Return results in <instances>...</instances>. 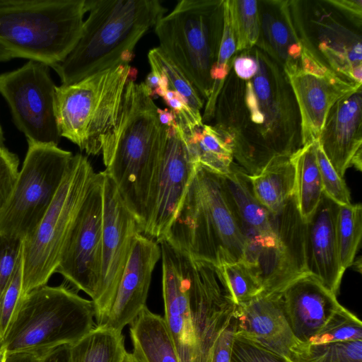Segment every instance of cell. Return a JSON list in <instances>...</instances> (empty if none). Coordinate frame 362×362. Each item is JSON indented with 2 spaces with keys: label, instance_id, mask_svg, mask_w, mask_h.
Masks as SVG:
<instances>
[{
  "label": "cell",
  "instance_id": "1",
  "mask_svg": "<svg viewBox=\"0 0 362 362\" xmlns=\"http://www.w3.org/2000/svg\"><path fill=\"white\" fill-rule=\"evenodd\" d=\"M252 51L256 74L245 81L236 77L223 98L233 158L250 175L302 147L300 116L285 71L256 46Z\"/></svg>",
  "mask_w": 362,
  "mask_h": 362
},
{
  "label": "cell",
  "instance_id": "2",
  "mask_svg": "<svg viewBox=\"0 0 362 362\" xmlns=\"http://www.w3.org/2000/svg\"><path fill=\"white\" fill-rule=\"evenodd\" d=\"M130 79L126 86L117 123L103 138V170L115 183L142 233L155 189L162 143L167 127L144 82Z\"/></svg>",
  "mask_w": 362,
  "mask_h": 362
},
{
  "label": "cell",
  "instance_id": "3",
  "mask_svg": "<svg viewBox=\"0 0 362 362\" xmlns=\"http://www.w3.org/2000/svg\"><path fill=\"white\" fill-rule=\"evenodd\" d=\"M88 16L80 38L69 55L52 68L62 85L129 64L134 48L164 16L158 0H86Z\"/></svg>",
  "mask_w": 362,
  "mask_h": 362
},
{
  "label": "cell",
  "instance_id": "4",
  "mask_svg": "<svg viewBox=\"0 0 362 362\" xmlns=\"http://www.w3.org/2000/svg\"><path fill=\"white\" fill-rule=\"evenodd\" d=\"M161 240L194 259L218 267L243 259L244 239L221 175L198 165Z\"/></svg>",
  "mask_w": 362,
  "mask_h": 362
},
{
  "label": "cell",
  "instance_id": "5",
  "mask_svg": "<svg viewBox=\"0 0 362 362\" xmlns=\"http://www.w3.org/2000/svg\"><path fill=\"white\" fill-rule=\"evenodd\" d=\"M86 0H0V45L53 67L81 37Z\"/></svg>",
  "mask_w": 362,
  "mask_h": 362
},
{
  "label": "cell",
  "instance_id": "6",
  "mask_svg": "<svg viewBox=\"0 0 362 362\" xmlns=\"http://www.w3.org/2000/svg\"><path fill=\"white\" fill-rule=\"evenodd\" d=\"M95 315L93 302L64 284L35 288L23 296L0 349L40 357L81 339L96 327Z\"/></svg>",
  "mask_w": 362,
  "mask_h": 362
},
{
  "label": "cell",
  "instance_id": "7",
  "mask_svg": "<svg viewBox=\"0 0 362 362\" xmlns=\"http://www.w3.org/2000/svg\"><path fill=\"white\" fill-rule=\"evenodd\" d=\"M136 76V69L121 64L57 86L54 114L61 137L88 155L101 154L103 138L119 118L127 83Z\"/></svg>",
  "mask_w": 362,
  "mask_h": 362
},
{
  "label": "cell",
  "instance_id": "8",
  "mask_svg": "<svg viewBox=\"0 0 362 362\" xmlns=\"http://www.w3.org/2000/svg\"><path fill=\"white\" fill-rule=\"evenodd\" d=\"M223 2L182 0L154 26L159 47L206 100L222 36Z\"/></svg>",
  "mask_w": 362,
  "mask_h": 362
},
{
  "label": "cell",
  "instance_id": "9",
  "mask_svg": "<svg viewBox=\"0 0 362 362\" xmlns=\"http://www.w3.org/2000/svg\"><path fill=\"white\" fill-rule=\"evenodd\" d=\"M95 172L85 156H73L61 185L45 214L23 240V296L46 285L59 265L61 254Z\"/></svg>",
  "mask_w": 362,
  "mask_h": 362
},
{
  "label": "cell",
  "instance_id": "10",
  "mask_svg": "<svg viewBox=\"0 0 362 362\" xmlns=\"http://www.w3.org/2000/svg\"><path fill=\"white\" fill-rule=\"evenodd\" d=\"M28 144L13 191L0 213V235L23 240L45 214L74 156L55 145Z\"/></svg>",
  "mask_w": 362,
  "mask_h": 362
},
{
  "label": "cell",
  "instance_id": "11",
  "mask_svg": "<svg viewBox=\"0 0 362 362\" xmlns=\"http://www.w3.org/2000/svg\"><path fill=\"white\" fill-rule=\"evenodd\" d=\"M49 67L29 60L18 69L0 74V93L28 142L58 146L61 136L54 114L57 86Z\"/></svg>",
  "mask_w": 362,
  "mask_h": 362
},
{
  "label": "cell",
  "instance_id": "12",
  "mask_svg": "<svg viewBox=\"0 0 362 362\" xmlns=\"http://www.w3.org/2000/svg\"><path fill=\"white\" fill-rule=\"evenodd\" d=\"M103 171L95 173L65 241L59 273L76 290L93 300L101 274Z\"/></svg>",
  "mask_w": 362,
  "mask_h": 362
},
{
  "label": "cell",
  "instance_id": "13",
  "mask_svg": "<svg viewBox=\"0 0 362 362\" xmlns=\"http://www.w3.org/2000/svg\"><path fill=\"white\" fill-rule=\"evenodd\" d=\"M187 293L195 337L194 362H207L237 307L221 267L185 254Z\"/></svg>",
  "mask_w": 362,
  "mask_h": 362
},
{
  "label": "cell",
  "instance_id": "14",
  "mask_svg": "<svg viewBox=\"0 0 362 362\" xmlns=\"http://www.w3.org/2000/svg\"><path fill=\"white\" fill-rule=\"evenodd\" d=\"M284 71L300 116L302 146L317 140L327 115L337 101L361 88V84L332 71L306 38L298 62Z\"/></svg>",
  "mask_w": 362,
  "mask_h": 362
},
{
  "label": "cell",
  "instance_id": "15",
  "mask_svg": "<svg viewBox=\"0 0 362 362\" xmlns=\"http://www.w3.org/2000/svg\"><path fill=\"white\" fill-rule=\"evenodd\" d=\"M102 261L100 286L91 300L95 310L97 327L103 325L136 235L141 233L134 215L127 208L117 187L104 171Z\"/></svg>",
  "mask_w": 362,
  "mask_h": 362
},
{
  "label": "cell",
  "instance_id": "16",
  "mask_svg": "<svg viewBox=\"0 0 362 362\" xmlns=\"http://www.w3.org/2000/svg\"><path fill=\"white\" fill-rule=\"evenodd\" d=\"M198 165L189 148L186 131L175 120L165 131L155 189L143 234L157 243L163 238Z\"/></svg>",
  "mask_w": 362,
  "mask_h": 362
},
{
  "label": "cell",
  "instance_id": "17",
  "mask_svg": "<svg viewBox=\"0 0 362 362\" xmlns=\"http://www.w3.org/2000/svg\"><path fill=\"white\" fill-rule=\"evenodd\" d=\"M274 216L275 244L260 255L255 265L264 286L262 294L281 293L292 281L307 273L305 221L295 194Z\"/></svg>",
  "mask_w": 362,
  "mask_h": 362
},
{
  "label": "cell",
  "instance_id": "18",
  "mask_svg": "<svg viewBox=\"0 0 362 362\" xmlns=\"http://www.w3.org/2000/svg\"><path fill=\"white\" fill-rule=\"evenodd\" d=\"M232 212L244 239L243 261L255 267L260 255L272 247L276 234L274 216L255 197L249 175L233 163L221 175Z\"/></svg>",
  "mask_w": 362,
  "mask_h": 362
},
{
  "label": "cell",
  "instance_id": "19",
  "mask_svg": "<svg viewBox=\"0 0 362 362\" xmlns=\"http://www.w3.org/2000/svg\"><path fill=\"white\" fill-rule=\"evenodd\" d=\"M161 257L159 243L138 233L103 327L122 332L146 306L155 266Z\"/></svg>",
  "mask_w": 362,
  "mask_h": 362
},
{
  "label": "cell",
  "instance_id": "20",
  "mask_svg": "<svg viewBox=\"0 0 362 362\" xmlns=\"http://www.w3.org/2000/svg\"><path fill=\"white\" fill-rule=\"evenodd\" d=\"M317 141L341 177L350 167L361 170V88L334 104Z\"/></svg>",
  "mask_w": 362,
  "mask_h": 362
},
{
  "label": "cell",
  "instance_id": "21",
  "mask_svg": "<svg viewBox=\"0 0 362 362\" xmlns=\"http://www.w3.org/2000/svg\"><path fill=\"white\" fill-rule=\"evenodd\" d=\"M162 259L164 319L180 362H194L195 337L187 293L184 253L158 242Z\"/></svg>",
  "mask_w": 362,
  "mask_h": 362
},
{
  "label": "cell",
  "instance_id": "22",
  "mask_svg": "<svg viewBox=\"0 0 362 362\" xmlns=\"http://www.w3.org/2000/svg\"><path fill=\"white\" fill-rule=\"evenodd\" d=\"M284 314L296 338L310 343L343 306L316 277L305 273L281 292Z\"/></svg>",
  "mask_w": 362,
  "mask_h": 362
},
{
  "label": "cell",
  "instance_id": "23",
  "mask_svg": "<svg viewBox=\"0 0 362 362\" xmlns=\"http://www.w3.org/2000/svg\"><path fill=\"white\" fill-rule=\"evenodd\" d=\"M235 332L290 359L303 344L293 334L286 318L281 293L261 294L237 305Z\"/></svg>",
  "mask_w": 362,
  "mask_h": 362
},
{
  "label": "cell",
  "instance_id": "24",
  "mask_svg": "<svg viewBox=\"0 0 362 362\" xmlns=\"http://www.w3.org/2000/svg\"><path fill=\"white\" fill-rule=\"evenodd\" d=\"M339 205L323 194L313 214L305 221L306 272L337 295L344 271L336 235Z\"/></svg>",
  "mask_w": 362,
  "mask_h": 362
},
{
  "label": "cell",
  "instance_id": "25",
  "mask_svg": "<svg viewBox=\"0 0 362 362\" xmlns=\"http://www.w3.org/2000/svg\"><path fill=\"white\" fill-rule=\"evenodd\" d=\"M260 3L263 5H259L260 34L256 47L286 71L298 62L306 37L300 17L294 12V1Z\"/></svg>",
  "mask_w": 362,
  "mask_h": 362
},
{
  "label": "cell",
  "instance_id": "26",
  "mask_svg": "<svg viewBox=\"0 0 362 362\" xmlns=\"http://www.w3.org/2000/svg\"><path fill=\"white\" fill-rule=\"evenodd\" d=\"M310 22L318 57L337 74L362 83L361 36L339 23L322 8Z\"/></svg>",
  "mask_w": 362,
  "mask_h": 362
},
{
  "label": "cell",
  "instance_id": "27",
  "mask_svg": "<svg viewBox=\"0 0 362 362\" xmlns=\"http://www.w3.org/2000/svg\"><path fill=\"white\" fill-rule=\"evenodd\" d=\"M129 325L132 354L138 362H180L163 317L146 306Z\"/></svg>",
  "mask_w": 362,
  "mask_h": 362
},
{
  "label": "cell",
  "instance_id": "28",
  "mask_svg": "<svg viewBox=\"0 0 362 362\" xmlns=\"http://www.w3.org/2000/svg\"><path fill=\"white\" fill-rule=\"evenodd\" d=\"M249 177L255 197L273 214L295 194L296 170L291 157H274L259 173Z\"/></svg>",
  "mask_w": 362,
  "mask_h": 362
},
{
  "label": "cell",
  "instance_id": "29",
  "mask_svg": "<svg viewBox=\"0 0 362 362\" xmlns=\"http://www.w3.org/2000/svg\"><path fill=\"white\" fill-rule=\"evenodd\" d=\"M316 146L317 141L302 146L291 156L296 170V203L305 221L315 211L324 194Z\"/></svg>",
  "mask_w": 362,
  "mask_h": 362
},
{
  "label": "cell",
  "instance_id": "30",
  "mask_svg": "<svg viewBox=\"0 0 362 362\" xmlns=\"http://www.w3.org/2000/svg\"><path fill=\"white\" fill-rule=\"evenodd\" d=\"M187 135L191 152L199 165L220 175L229 173L234 158L232 143L226 136L206 124Z\"/></svg>",
  "mask_w": 362,
  "mask_h": 362
},
{
  "label": "cell",
  "instance_id": "31",
  "mask_svg": "<svg viewBox=\"0 0 362 362\" xmlns=\"http://www.w3.org/2000/svg\"><path fill=\"white\" fill-rule=\"evenodd\" d=\"M72 362H124L127 351L122 332L95 327L71 345Z\"/></svg>",
  "mask_w": 362,
  "mask_h": 362
},
{
  "label": "cell",
  "instance_id": "32",
  "mask_svg": "<svg viewBox=\"0 0 362 362\" xmlns=\"http://www.w3.org/2000/svg\"><path fill=\"white\" fill-rule=\"evenodd\" d=\"M361 235V204L339 205L336 221V235L339 262L344 272L354 262Z\"/></svg>",
  "mask_w": 362,
  "mask_h": 362
},
{
  "label": "cell",
  "instance_id": "33",
  "mask_svg": "<svg viewBox=\"0 0 362 362\" xmlns=\"http://www.w3.org/2000/svg\"><path fill=\"white\" fill-rule=\"evenodd\" d=\"M151 71L162 76L169 88L175 91L196 113L202 115L204 99L184 73L158 47L148 54Z\"/></svg>",
  "mask_w": 362,
  "mask_h": 362
},
{
  "label": "cell",
  "instance_id": "34",
  "mask_svg": "<svg viewBox=\"0 0 362 362\" xmlns=\"http://www.w3.org/2000/svg\"><path fill=\"white\" fill-rule=\"evenodd\" d=\"M236 42V53L256 46L260 34L259 3L256 0H227Z\"/></svg>",
  "mask_w": 362,
  "mask_h": 362
},
{
  "label": "cell",
  "instance_id": "35",
  "mask_svg": "<svg viewBox=\"0 0 362 362\" xmlns=\"http://www.w3.org/2000/svg\"><path fill=\"white\" fill-rule=\"evenodd\" d=\"M288 360L291 362H362V340L303 343Z\"/></svg>",
  "mask_w": 362,
  "mask_h": 362
},
{
  "label": "cell",
  "instance_id": "36",
  "mask_svg": "<svg viewBox=\"0 0 362 362\" xmlns=\"http://www.w3.org/2000/svg\"><path fill=\"white\" fill-rule=\"evenodd\" d=\"M237 305L245 303L264 291L257 270L243 260L221 267Z\"/></svg>",
  "mask_w": 362,
  "mask_h": 362
},
{
  "label": "cell",
  "instance_id": "37",
  "mask_svg": "<svg viewBox=\"0 0 362 362\" xmlns=\"http://www.w3.org/2000/svg\"><path fill=\"white\" fill-rule=\"evenodd\" d=\"M362 340V324L354 315L342 307L308 344Z\"/></svg>",
  "mask_w": 362,
  "mask_h": 362
},
{
  "label": "cell",
  "instance_id": "38",
  "mask_svg": "<svg viewBox=\"0 0 362 362\" xmlns=\"http://www.w3.org/2000/svg\"><path fill=\"white\" fill-rule=\"evenodd\" d=\"M316 156L323 193L339 206L351 204L350 192L345 181L335 171L319 146L317 141Z\"/></svg>",
  "mask_w": 362,
  "mask_h": 362
},
{
  "label": "cell",
  "instance_id": "39",
  "mask_svg": "<svg viewBox=\"0 0 362 362\" xmlns=\"http://www.w3.org/2000/svg\"><path fill=\"white\" fill-rule=\"evenodd\" d=\"M230 362H291L257 342L235 332Z\"/></svg>",
  "mask_w": 362,
  "mask_h": 362
},
{
  "label": "cell",
  "instance_id": "40",
  "mask_svg": "<svg viewBox=\"0 0 362 362\" xmlns=\"http://www.w3.org/2000/svg\"><path fill=\"white\" fill-rule=\"evenodd\" d=\"M22 259L0 298V344L4 339L23 296L22 283Z\"/></svg>",
  "mask_w": 362,
  "mask_h": 362
},
{
  "label": "cell",
  "instance_id": "41",
  "mask_svg": "<svg viewBox=\"0 0 362 362\" xmlns=\"http://www.w3.org/2000/svg\"><path fill=\"white\" fill-rule=\"evenodd\" d=\"M23 256V240L0 235V298Z\"/></svg>",
  "mask_w": 362,
  "mask_h": 362
},
{
  "label": "cell",
  "instance_id": "42",
  "mask_svg": "<svg viewBox=\"0 0 362 362\" xmlns=\"http://www.w3.org/2000/svg\"><path fill=\"white\" fill-rule=\"evenodd\" d=\"M18 165L16 154L4 146L0 148V213L13 191L19 173Z\"/></svg>",
  "mask_w": 362,
  "mask_h": 362
},
{
  "label": "cell",
  "instance_id": "43",
  "mask_svg": "<svg viewBox=\"0 0 362 362\" xmlns=\"http://www.w3.org/2000/svg\"><path fill=\"white\" fill-rule=\"evenodd\" d=\"M235 74L243 81L251 79L257 73L258 64L252 49L235 54L232 61Z\"/></svg>",
  "mask_w": 362,
  "mask_h": 362
},
{
  "label": "cell",
  "instance_id": "44",
  "mask_svg": "<svg viewBox=\"0 0 362 362\" xmlns=\"http://www.w3.org/2000/svg\"><path fill=\"white\" fill-rule=\"evenodd\" d=\"M322 2L333 6L342 13L356 26L361 27L362 1L361 0H324Z\"/></svg>",
  "mask_w": 362,
  "mask_h": 362
},
{
  "label": "cell",
  "instance_id": "45",
  "mask_svg": "<svg viewBox=\"0 0 362 362\" xmlns=\"http://www.w3.org/2000/svg\"><path fill=\"white\" fill-rule=\"evenodd\" d=\"M40 362H72L71 345L54 349L40 357Z\"/></svg>",
  "mask_w": 362,
  "mask_h": 362
},
{
  "label": "cell",
  "instance_id": "46",
  "mask_svg": "<svg viewBox=\"0 0 362 362\" xmlns=\"http://www.w3.org/2000/svg\"><path fill=\"white\" fill-rule=\"evenodd\" d=\"M5 362H40V357L30 354H6Z\"/></svg>",
  "mask_w": 362,
  "mask_h": 362
},
{
  "label": "cell",
  "instance_id": "47",
  "mask_svg": "<svg viewBox=\"0 0 362 362\" xmlns=\"http://www.w3.org/2000/svg\"><path fill=\"white\" fill-rule=\"evenodd\" d=\"M158 117L161 124L170 126L175 122V117L173 112L168 107L161 110L158 107Z\"/></svg>",
  "mask_w": 362,
  "mask_h": 362
},
{
  "label": "cell",
  "instance_id": "48",
  "mask_svg": "<svg viewBox=\"0 0 362 362\" xmlns=\"http://www.w3.org/2000/svg\"><path fill=\"white\" fill-rule=\"evenodd\" d=\"M13 58L12 54L0 45V62H7Z\"/></svg>",
  "mask_w": 362,
  "mask_h": 362
},
{
  "label": "cell",
  "instance_id": "49",
  "mask_svg": "<svg viewBox=\"0 0 362 362\" xmlns=\"http://www.w3.org/2000/svg\"><path fill=\"white\" fill-rule=\"evenodd\" d=\"M124 362H138L132 353L127 352Z\"/></svg>",
  "mask_w": 362,
  "mask_h": 362
},
{
  "label": "cell",
  "instance_id": "50",
  "mask_svg": "<svg viewBox=\"0 0 362 362\" xmlns=\"http://www.w3.org/2000/svg\"><path fill=\"white\" fill-rule=\"evenodd\" d=\"M6 358V352L4 350L0 349V362H5Z\"/></svg>",
  "mask_w": 362,
  "mask_h": 362
},
{
  "label": "cell",
  "instance_id": "51",
  "mask_svg": "<svg viewBox=\"0 0 362 362\" xmlns=\"http://www.w3.org/2000/svg\"><path fill=\"white\" fill-rule=\"evenodd\" d=\"M4 134H3L2 128L0 124V148L4 146Z\"/></svg>",
  "mask_w": 362,
  "mask_h": 362
}]
</instances>
